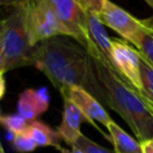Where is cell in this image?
Listing matches in <instances>:
<instances>
[{
    "mask_svg": "<svg viewBox=\"0 0 153 153\" xmlns=\"http://www.w3.org/2000/svg\"><path fill=\"white\" fill-rule=\"evenodd\" d=\"M92 59L101 99L126 122L140 143L153 139V116L139 92L114 68Z\"/></svg>",
    "mask_w": 153,
    "mask_h": 153,
    "instance_id": "cell-1",
    "label": "cell"
},
{
    "mask_svg": "<svg viewBox=\"0 0 153 153\" xmlns=\"http://www.w3.org/2000/svg\"><path fill=\"white\" fill-rule=\"evenodd\" d=\"M1 45L5 72L34 65L36 47L31 44L20 2L13 5V10L4 19Z\"/></svg>",
    "mask_w": 153,
    "mask_h": 153,
    "instance_id": "cell-2",
    "label": "cell"
},
{
    "mask_svg": "<svg viewBox=\"0 0 153 153\" xmlns=\"http://www.w3.org/2000/svg\"><path fill=\"white\" fill-rule=\"evenodd\" d=\"M20 4L31 44L34 47L43 41L55 36L72 38L47 0H22Z\"/></svg>",
    "mask_w": 153,
    "mask_h": 153,
    "instance_id": "cell-3",
    "label": "cell"
},
{
    "mask_svg": "<svg viewBox=\"0 0 153 153\" xmlns=\"http://www.w3.org/2000/svg\"><path fill=\"white\" fill-rule=\"evenodd\" d=\"M99 17L103 24L135 47L145 32L153 30V17L144 20L137 19L111 0H105Z\"/></svg>",
    "mask_w": 153,
    "mask_h": 153,
    "instance_id": "cell-4",
    "label": "cell"
},
{
    "mask_svg": "<svg viewBox=\"0 0 153 153\" xmlns=\"http://www.w3.org/2000/svg\"><path fill=\"white\" fill-rule=\"evenodd\" d=\"M111 62L120 76L133 89L141 92V56L139 51L129 46L126 41L111 39Z\"/></svg>",
    "mask_w": 153,
    "mask_h": 153,
    "instance_id": "cell-5",
    "label": "cell"
},
{
    "mask_svg": "<svg viewBox=\"0 0 153 153\" xmlns=\"http://www.w3.org/2000/svg\"><path fill=\"white\" fill-rule=\"evenodd\" d=\"M61 94L62 98L70 100L78 107L79 111L85 117V122L93 125L94 128H96L106 140L109 139L106 133L102 129L99 128L96 124V122H98L102 124L105 128H107L109 124L113 122L111 118L106 113V111L103 108L98 99L95 98L91 93L88 92L85 89L80 87H71L62 91Z\"/></svg>",
    "mask_w": 153,
    "mask_h": 153,
    "instance_id": "cell-6",
    "label": "cell"
},
{
    "mask_svg": "<svg viewBox=\"0 0 153 153\" xmlns=\"http://www.w3.org/2000/svg\"><path fill=\"white\" fill-rule=\"evenodd\" d=\"M85 49L92 59L114 68L111 62V39L105 30L99 13L87 12Z\"/></svg>",
    "mask_w": 153,
    "mask_h": 153,
    "instance_id": "cell-7",
    "label": "cell"
},
{
    "mask_svg": "<svg viewBox=\"0 0 153 153\" xmlns=\"http://www.w3.org/2000/svg\"><path fill=\"white\" fill-rule=\"evenodd\" d=\"M59 21L67 27L72 39L85 48L87 12L76 0H47Z\"/></svg>",
    "mask_w": 153,
    "mask_h": 153,
    "instance_id": "cell-8",
    "label": "cell"
},
{
    "mask_svg": "<svg viewBox=\"0 0 153 153\" xmlns=\"http://www.w3.org/2000/svg\"><path fill=\"white\" fill-rule=\"evenodd\" d=\"M49 107V95L45 88L40 90L27 89L19 95L17 111L27 121L36 120Z\"/></svg>",
    "mask_w": 153,
    "mask_h": 153,
    "instance_id": "cell-9",
    "label": "cell"
},
{
    "mask_svg": "<svg viewBox=\"0 0 153 153\" xmlns=\"http://www.w3.org/2000/svg\"><path fill=\"white\" fill-rule=\"evenodd\" d=\"M83 121L85 122V117L78 107L70 100L64 99L62 122L56 129L62 141L70 147H73L78 137L82 134L80 125Z\"/></svg>",
    "mask_w": 153,
    "mask_h": 153,
    "instance_id": "cell-10",
    "label": "cell"
},
{
    "mask_svg": "<svg viewBox=\"0 0 153 153\" xmlns=\"http://www.w3.org/2000/svg\"><path fill=\"white\" fill-rule=\"evenodd\" d=\"M106 129L109 133L108 141L113 143L115 153H143L141 143L129 135L115 121Z\"/></svg>",
    "mask_w": 153,
    "mask_h": 153,
    "instance_id": "cell-11",
    "label": "cell"
},
{
    "mask_svg": "<svg viewBox=\"0 0 153 153\" xmlns=\"http://www.w3.org/2000/svg\"><path fill=\"white\" fill-rule=\"evenodd\" d=\"M28 130L36 141V145L40 147H54L59 149L61 147V137L57 130L51 128L49 125L42 121L34 120L29 123Z\"/></svg>",
    "mask_w": 153,
    "mask_h": 153,
    "instance_id": "cell-12",
    "label": "cell"
},
{
    "mask_svg": "<svg viewBox=\"0 0 153 153\" xmlns=\"http://www.w3.org/2000/svg\"><path fill=\"white\" fill-rule=\"evenodd\" d=\"M141 56V55H140ZM142 91L139 92L146 106L153 116V66L141 56Z\"/></svg>",
    "mask_w": 153,
    "mask_h": 153,
    "instance_id": "cell-13",
    "label": "cell"
},
{
    "mask_svg": "<svg viewBox=\"0 0 153 153\" xmlns=\"http://www.w3.org/2000/svg\"><path fill=\"white\" fill-rule=\"evenodd\" d=\"M29 123L30 122L27 121L26 119H24L19 114L0 116V124L14 135L19 134V133L27 130Z\"/></svg>",
    "mask_w": 153,
    "mask_h": 153,
    "instance_id": "cell-14",
    "label": "cell"
},
{
    "mask_svg": "<svg viewBox=\"0 0 153 153\" xmlns=\"http://www.w3.org/2000/svg\"><path fill=\"white\" fill-rule=\"evenodd\" d=\"M13 145L14 148L20 153H29L36 150L38 147L36 141L32 137L31 133L29 130L23 131V132L19 133V134L14 135V140H13Z\"/></svg>",
    "mask_w": 153,
    "mask_h": 153,
    "instance_id": "cell-15",
    "label": "cell"
},
{
    "mask_svg": "<svg viewBox=\"0 0 153 153\" xmlns=\"http://www.w3.org/2000/svg\"><path fill=\"white\" fill-rule=\"evenodd\" d=\"M137 49L140 55L153 66V30L145 32L142 36Z\"/></svg>",
    "mask_w": 153,
    "mask_h": 153,
    "instance_id": "cell-16",
    "label": "cell"
},
{
    "mask_svg": "<svg viewBox=\"0 0 153 153\" xmlns=\"http://www.w3.org/2000/svg\"><path fill=\"white\" fill-rule=\"evenodd\" d=\"M73 147L80 149L83 153H115V151L106 149V148L93 142L91 139L85 137V134H81L78 137V140L76 141Z\"/></svg>",
    "mask_w": 153,
    "mask_h": 153,
    "instance_id": "cell-17",
    "label": "cell"
},
{
    "mask_svg": "<svg viewBox=\"0 0 153 153\" xmlns=\"http://www.w3.org/2000/svg\"><path fill=\"white\" fill-rule=\"evenodd\" d=\"M76 1L85 12L99 13L102 8L105 0H76Z\"/></svg>",
    "mask_w": 153,
    "mask_h": 153,
    "instance_id": "cell-18",
    "label": "cell"
},
{
    "mask_svg": "<svg viewBox=\"0 0 153 153\" xmlns=\"http://www.w3.org/2000/svg\"><path fill=\"white\" fill-rule=\"evenodd\" d=\"M142 152L143 153H153V139L142 142Z\"/></svg>",
    "mask_w": 153,
    "mask_h": 153,
    "instance_id": "cell-19",
    "label": "cell"
},
{
    "mask_svg": "<svg viewBox=\"0 0 153 153\" xmlns=\"http://www.w3.org/2000/svg\"><path fill=\"white\" fill-rule=\"evenodd\" d=\"M57 150L59 151V153H83L80 149L76 147H71V149H68V148H64L61 146Z\"/></svg>",
    "mask_w": 153,
    "mask_h": 153,
    "instance_id": "cell-20",
    "label": "cell"
},
{
    "mask_svg": "<svg viewBox=\"0 0 153 153\" xmlns=\"http://www.w3.org/2000/svg\"><path fill=\"white\" fill-rule=\"evenodd\" d=\"M5 93V79H4V73H0V99L3 97Z\"/></svg>",
    "mask_w": 153,
    "mask_h": 153,
    "instance_id": "cell-21",
    "label": "cell"
},
{
    "mask_svg": "<svg viewBox=\"0 0 153 153\" xmlns=\"http://www.w3.org/2000/svg\"><path fill=\"white\" fill-rule=\"evenodd\" d=\"M0 73H5V71H4L3 51H2V45H1V36H0Z\"/></svg>",
    "mask_w": 153,
    "mask_h": 153,
    "instance_id": "cell-22",
    "label": "cell"
},
{
    "mask_svg": "<svg viewBox=\"0 0 153 153\" xmlns=\"http://www.w3.org/2000/svg\"><path fill=\"white\" fill-rule=\"evenodd\" d=\"M21 1L22 0H0V7L1 6H10V5L13 6Z\"/></svg>",
    "mask_w": 153,
    "mask_h": 153,
    "instance_id": "cell-23",
    "label": "cell"
},
{
    "mask_svg": "<svg viewBox=\"0 0 153 153\" xmlns=\"http://www.w3.org/2000/svg\"><path fill=\"white\" fill-rule=\"evenodd\" d=\"M3 28H4V19L3 20L0 19V36H1L2 31H3Z\"/></svg>",
    "mask_w": 153,
    "mask_h": 153,
    "instance_id": "cell-24",
    "label": "cell"
},
{
    "mask_svg": "<svg viewBox=\"0 0 153 153\" xmlns=\"http://www.w3.org/2000/svg\"><path fill=\"white\" fill-rule=\"evenodd\" d=\"M145 1L147 2V3L151 6V7H153V0H145Z\"/></svg>",
    "mask_w": 153,
    "mask_h": 153,
    "instance_id": "cell-25",
    "label": "cell"
},
{
    "mask_svg": "<svg viewBox=\"0 0 153 153\" xmlns=\"http://www.w3.org/2000/svg\"><path fill=\"white\" fill-rule=\"evenodd\" d=\"M0 153H5V152H4V150H3V147H2L1 143H0Z\"/></svg>",
    "mask_w": 153,
    "mask_h": 153,
    "instance_id": "cell-26",
    "label": "cell"
}]
</instances>
